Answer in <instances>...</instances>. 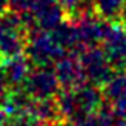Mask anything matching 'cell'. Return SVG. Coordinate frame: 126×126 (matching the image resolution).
<instances>
[{"mask_svg": "<svg viewBox=\"0 0 126 126\" xmlns=\"http://www.w3.org/2000/svg\"><path fill=\"white\" fill-rule=\"evenodd\" d=\"M65 51L52 37L51 31L34 26L26 31L25 55L34 66H51L57 62Z\"/></svg>", "mask_w": 126, "mask_h": 126, "instance_id": "obj_1", "label": "cell"}, {"mask_svg": "<svg viewBox=\"0 0 126 126\" xmlns=\"http://www.w3.org/2000/svg\"><path fill=\"white\" fill-rule=\"evenodd\" d=\"M102 43L103 51L112 68L115 71H126V29L123 23L118 20H106Z\"/></svg>", "mask_w": 126, "mask_h": 126, "instance_id": "obj_2", "label": "cell"}, {"mask_svg": "<svg viewBox=\"0 0 126 126\" xmlns=\"http://www.w3.org/2000/svg\"><path fill=\"white\" fill-rule=\"evenodd\" d=\"M79 57L81 62V66L85 69L88 81L95 86L102 88L115 72V69L108 62V57H106L103 48H97L95 45L88 46L79 54Z\"/></svg>", "mask_w": 126, "mask_h": 126, "instance_id": "obj_3", "label": "cell"}, {"mask_svg": "<svg viewBox=\"0 0 126 126\" xmlns=\"http://www.w3.org/2000/svg\"><path fill=\"white\" fill-rule=\"evenodd\" d=\"M22 86L32 98L55 97L60 91V83L51 66H35V69H31Z\"/></svg>", "mask_w": 126, "mask_h": 126, "instance_id": "obj_4", "label": "cell"}, {"mask_svg": "<svg viewBox=\"0 0 126 126\" xmlns=\"http://www.w3.org/2000/svg\"><path fill=\"white\" fill-rule=\"evenodd\" d=\"M54 71L62 89H77L81 85L88 83L80 57L75 52L63 54L54 63Z\"/></svg>", "mask_w": 126, "mask_h": 126, "instance_id": "obj_5", "label": "cell"}, {"mask_svg": "<svg viewBox=\"0 0 126 126\" xmlns=\"http://www.w3.org/2000/svg\"><path fill=\"white\" fill-rule=\"evenodd\" d=\"M29 12L32 14L35 25L42 29L52 31L66 20V12L55 0H35Z\"/></svg>", "mask_w": 126, "mask_h": 126, "instance_id": "obj_6", "label": "cell"}, {"mask_svg": "<svg viewBox=\"0 0 126 126\" xmlns=\"http://www.w3.org/2000/svg\"><path fill=\"white\" fill-rule=\"evenodd\" d=\"M0 68H2V72L5 75L8 86L16 88V86H22L23 81L26 80L31 71V62L25 54H20L8 60H3L0 63Z\"/></svg>", "mask_w": 126, "mask_h": 126, "instance_id": "obj_7", "label": "cell"}, {"mask_svg": "<svg viewBox=\"0 0 126 126\" xmlns=\"http://www.w3.org/2000/svg\"><path fill=\"white\" fill-rule=\"evenodd\" d=\"M28 114L32 115L35 122H45V123H52L57 125L63 120V117L59 111L55 97H48V98H32Z\"/></svg>", "mask_w": 126, "mask_h": 126, "instance_id": "obj_8", "label": "cell"}, {"mask_svg": "<svg viewBox=\"0 0 126 126\" xmlns=\"http://www.w3.org/2000/svg\"><path fill=\"white\" fill-rule=\"evenodd\" d=\"M74 91H75V97H77L79 108H80L81 112H85V114L97 111L100 106L105 103L102 88L92 85L89 81L85 83V85H81L80 88H77V89H74Z\"/></svg>", "mask_w": 126, "mask_h": 126, "instance_id": "obj_9", "label": "cell"}, {"mask_svg": "<svg viewBox=\"0 0 126 126\" xmlns=\"http://www.w3.org/2000/svg\"><path fill=\"white\" fill-rule=\"evenodd\" d=\"M105 102H114V100L126 95V71H115L112 77L102 86Z\"/></svg>", "mask_w": 126, "mask_h": 126, "instance_id": "obj_10", "label": "cell"}, {"mask_svg": "<svg viewBox=\"0 0 126 126\" xmlns=\"http://www.w3.org/2000/svg\"><path fill=\"white\" fill-rule=\"evenodd\" d=\"M125 0H94V12L103 20L115 22L122 18Z\"/></svg>", "mask_w": 126, "mask_h": 126, "instance_id": "obj_11", "label": "cell"}, {"mask_svg": "<svg viewBox=\"0 0 126 126\" xmlns=\"http://www.w3.org/2000/svg\"><path fill=\"white\" fill-rule=\"evenodd\" d=\"M55 2H57L63 8V11L66 12V17L71 18V17H74L79 12L81 3H83V0H55Z\"/></svg>", "mask_w": 126, "mask_h": 126, "instance_id": "obj_12", "label": "cell"}, {"mask_svg": "<svg viewBox=\"0 0 126 126\" xmlns=\"http://www.w3.org/2000/svg\"><path fill=\"white\" fill-rule=\"evenodd\" d=\"M74 126H105V125L100 120L97 111H94V112H89V114H85Z\"/></svg>", "mask_w": 126, "mask_h": 126, "instance_id": "obj_13", "label": "cell"}, {"mask_svg": "<svg viewBox=\"0 0 126 126\" xmlns=\"http://www.w3.org/2000/svg\"><path fill=\"white\" fill-rule=\"evenodd\" d=\"M111 108H112V111H114V114H115L117 118H123V120H126V95L114 100V102H111Z\"/></svg>", "mask_w": 126, "mask_h": 126, "instance_id": "obj_14", "label": "cell"}, {"mask_svg": "<svg viewBox=\"0 0 126 126\" xmlns=\"http://www.w3.org/2000/svg\"><path fill=\"white\" fill-rule=\"evenodd\" d=\"M35 0H9V9L16 12H25L29 11Z\"/></svg>", "mask_w": 126, "mask_h": 126, "instance_id": "obj_15", "label": "cell"}, {"mask_svg": "<svg viewBox=\"0 0 126 126\" xmlns=\"http://www.w3.org/2000/svg\"><path fill=\"white\" fill-rule=\"evenodd\" d=\"M8 91H9V86H8V83H6V80H5V75L2 72V68H0V105H2L3 98L6 97Z\"/></svg>", "mask_w": 126, "mask_h": 126, "instance_id": "obj_16", "label": "cell"}, {"mask_svg": "<svg viewBox=\"0 0 126 126\" xmlns=\"http://www.w3.org/2000/svg\"><path fill=\"white\" fill-rule=\"evenodd\" d=\"M6 11H9V0H0V16H3Z\"/></svg>", "mask_w": 126, "mask_h": 126, "instance_id": "obj_17", "label": "cell"}, {"mask_svg": "<svg viewBox=\"0 0 126 126\" xmlns=\"http://www.w3.org/2000/svg\"><path fill=\"white\" fill-rule=\"evenodd\" d=\"M34 126H55V125H52V123H45V122H35Z\"/></svg>", "mask_w": 126, "mask_h": 126, "instance_id": "obj_18", "label": "cell"}, {"mask_svg": "<svg viewBox=\"0 0 126 126\" xmlns=\"http://www.w3.org/2000/svg\"><path fill=\"white\" fill-rule=\"evenodd\" d=\"M123 26H125V29H126V22H123Z\"/></svg>", "mask_w": 126, "mask_h": 126, "instance_id": "obj_19", "label": "cell"}]
</instances>
